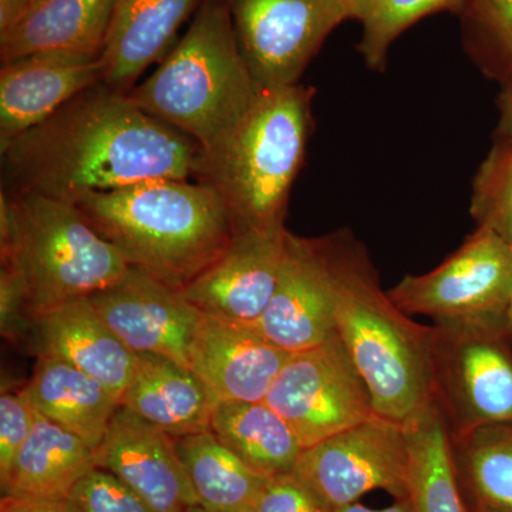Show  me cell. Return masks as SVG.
<instances>
[{"instance_id":"1","label":"cell","mask_w":512,"mask_h":512,"mask_svg":"<svg viewBox=\"0 0 512 512\" xmlns=\"http://www.w3.org/2000/svg\"><path fill=\"white\" fill-rule=\"evenodd\" d=\"M3 190L74 201L160 178L197 180L204 150L99 82L0 146Z\"/></svg>"},{"instance_id":"2","label":"cell","mask_w":512,"mask_h":512,"mask_svg":"<svg viewBox=\"0 0 512 512\" xmlns=\"http://www.w3.org/2000/svg\"><path fill=\"white\" fill-rule=\"evenodd\" d=\"M130 268L183 291L231 244L235 225L211 185L160 178L72 201Z\"/></svg>"},{"instance_id":"3","label":"cell","mask_w":512,"mask_h":512,"mask_svg":"<svg viewBox=\"0 0 512 512\" xmlns=\"http://www.w3.org/2000/svg\"><path fill=\"white\" fill-rule=\"evenodd\" d=\"M319 241L335 286L336 333L376 413L403 423L433 400V328L414 322L382 291L365 249L348 232Z\"/></svg>"},{"instance_id":"4","label":"cell","mask_w":512,"mask_h":512,"mask_svg":"<svg viewBox=\"0 0 512 512\" xmlns=\"http://www.w3.org/2000/svg\"><path fill=\"white\" fill-rule=\"evenodd\" d=\"M259 92L239 50L227 0H202L185 35L128 96L208 151L238 126Z\"/></svg>"},{"instance_id":"5","label":"cell","mask_w":512,"mask_h":512,"mask_svg":"<svg viewBox=\"0 0 512 512\" xmlns=\"http://www.w3.org/2000/svg\"><path fill=\"white\" fill-rule=\"evenodd\" d=\"M313 93L301 83L262 90L238 126L204 151L197 181L220 194L235 229L285 228L311 134Z\"/></svg>"},{"instance_id":"6","label":"cell","mask_w":512,"mask_h":512,"mask_svg":"<svg viewBox=\"0 0 512 512\" xmlns=\"http://www.w3.org/2000/svg\"><path fill=\"white\" fill-rule=\"evenodd\" d=\"M2 266L22 282L30 320L90 298L130 271L120 252L70 201L0 192Z\"/></svg>"},{"instance_id":"7","label":"cell","mask_w":512,"mask_h":512,"mask_svg":"<svg viewBox=\"0 0 512 512\" xmlns=\"http://www.w3.org/2000/svg\"><path fill=\"white\" fill-rule=\"evenodd\" d=\"M433 399L450 436L512 423V330L508 323H434Z\"/></svg>"},{"instance_id":"8","label":"cell","mask_w":512,"mask_h":512,"mask_svg":"<svg viewBox=\"0 0 512 512\" xmlns=\"http://www.w3.org/2000/svg\"><path fill=\"white\" fill-rule=\"evenodd\" d=\"M407 315L434 323H508L512 298V248L490 229L478 227L443 264L407 275L389 292Z\"/></svg>"},{"instance_id":"9","label":"cell","mask_w":512,"mask_h":512,"mask_svg":"<svg viewBox=\"0 0 512 512\" xmlns=\"http://www.w3.org/2000/svg\"><path fill=\"white\" fill-rule=\"evenodd\" d=\"M264 402L291 427L302 448L376 416L372 394L338 333L292 353Z\"/></svg>"},{"instance_id":"10","label":"cell","mask_w":512,"mask_h":512,"mask_svg":"<svg viewBox=\"0 0 512 512\" xmlns=\"http://www.w3.org/2000/svg\"><path fill=\"white\" fill-rule=\"evenodd\" d=\"M241 55L261 90L298 84L340 23V0H227Z\"/></svg>"},{"instance_id":"11","label":"cell","mask_w":512,"mask_h":512,"mask_svg":"<svg viewBox=\"0 0 512 512\" xmlns=\"http://www.w3.org/2000/svg\"><path fill=\"white\" fill-rule=\"evenodd\" d=\"M407 471L404 424L376 414L303 448L292 473L335 511L376 490L386 491L394 500L407 498Z\"/></svg>"},{"instance_id":"12","label":"cell","mask_w":512,"mask_h":512,"mask_svg":"<svg viewBox=\"0 0 512 512\" xmlns=\"http://www.w3.org/2000/svg\"><path fill=\"white\" fill-rule=\"evenodd\" d=\"M89 299L131 352L164 357L188 369L201 311L183 293L130 268L117 284Z\"/></svg>"},{"instance_id":"13","label":"cell","mask_w":512,"mask_h":512,"mask_svg":"<svg viewBox=\"0 0 512 512\" xmlns=\"http://www.w3.org/2000/svg\"><path fill=\"white\" fill-rule=\"evenodd\" d=\"M252 328L289 355L316 348L336 335L335 286L319 239L288 231L274 296Z\"/></svg>"},{"instance_id":"14","label":"cell","mask_w":512,"mask_h":512,"mask_svg":"<svg viewBox=\"0 0 512 512\" xmlns=\"http://www.w3.org/2000/svg\"><path fill=\"white\" fill-rule=\"evenodd\" d=\"M285 228L235 229L231 244L181 293L198 311L252 326L274 296L286 251Z\"/></svg>"},{"instance_id":"15","label":"cell","mask_w":512,"mask_h":512,"mask_svg":"<svg viewBox=\"0 0 512 512\" xmlns=\"http://www.w3.org/2000/svg\"><path fill=\"white\" fill-rule=\"evenodd\" d=\"M288 357L252 326L201 312L188 369L215 404L264 402Z\"/></svg>"},{"instance_id":"16","label":"cell","mask_w":512,"mask_h":512,"mask_svg":"<svg viewBox=\"0 0 512 512\" xmlns=\"http://www.w3.org/2000/svg\"><path fill=\"white\" fill-rule=\"evenodd\" d=\"M97 467L130 487L154 512L198 505L174 437L119 407L97 448Z\"/></svg>"},{"instance_id":"17","label":"cell","mask_w":512,"mask_h":512,"mask_svg":"<svg viewBox=\"0 0 512 512\" xmlns=\"http://www.w3.org/2000/svg\"><path fill=\"white\" fill-rule=\"evenodd\" d=\"M101 79V55L89 53H37L2 63L0 146L39 126Z\"/></svg>"},{"instance_id":"18","label":"cell","mask_w":512,"mask_h":512,"mask_svg":"<svg viewBox=\"0 0 512 512\" xmlns=\"http://www.w3.org/2000/svg\"><path fill=\"white\" fill-rule=\"evenodd\" d=\"M29 333L36 356L53 357L82 370L121 402L140 356L114 335L89 298L36 316Z\"/></svg>"},{"instance_id":"19","label":"cell","mask_w":512,"mask_h":512,"mask_svg":"<svg viewBox=\"0 0 512 512\" xmlns=\"http://www.w3.org/2000/svg\"><path fill=\"white\" fill-rule=\"evenodd\" d=\"M202 0H114L104 46L103 79L111 89L130 93L137 80L165 53L178 30Z\"/></svg>"},{"instance_id":"20","label":"cell","mask_w":512,"mask_h":512,"mask_svg":"<svg viewBox=\"0 0 512 512\" xmlns=\"http://www.w3.org/2000/svg\"><path fill=\"white\" fill-rule=\"evenodd\" d=\"M114 0H35L10 28L0 32V60L37 53L103 55Z\"/></svg>"},{"instance_id":"21","label":"cell","mask_w":512,"mask_h":512,"mask_svg":"<svg viewBox=\"0 0 512 512\" xmlns=\"http://www.w3.org/2000/svg\"><path fill=\"white\" fill-rule=\"evenodd\" d=\"M138 356L120 406L174 439L210 430L215 403L198 377L164 357Z\"/></svg>"},{"instance_id":"22","label":"cell","mask_w":512,"mask_h":512,"mask_svg":"<svg viewBox=\"0 0 512 512\" xmlns=\"http://www.w3.org/2000/svg\"><path fill=\"white\" fill-rule=\"evenodd\" d=\"M23 390L40 416L96 450L120 407L99 380L53 357L37 356L35 372Z\"/></svg>"},{"instance_id":"23","label":"cell","mask_w":512,"mask_h":512,"mask_svg":"<svg viewBox=\"0 0 512 512\" xmlns=\"http://www.w3.org/2000/svg\"><path fill=\"white\" fill-rule=\"evenodd\" d=\"M96 467V448L37 413L35 427L0 488L2 495L67 500Z\"/></svg>"},{"instance_id":"24","label":"cell","mask_w":512,"mask_h":512,"mask_svg":"<svg viewBox=\"0 0 512 512\" xmlns=\"http://www.w3.org/2000/svg\"><path fill=\"white\" fill-rule=\"evenodd\" d=\"M403 424L409 448L407 498L414 512H468L439 404L431 400Z\"/></svg>"},{"instance_id":"25","label":"cell","mask_w":512,"mask_h":512,"mask_svg":"<svg viewBox=\"0 0 512 512\" xmlns=\"http://www.w3.org/2000/svg\"><path fill=\"white\" fill-rule=\"evenodd\" d=\"M198 505L207 510L254 512L269 477L252 470L214 431L175 439Z\"/></svg>"},{"instance_id":"26","label":"cell","mask_w":512,"mask_h":512,"mask_svg":"<svg viewBox=\"0 0 512 512\" xmlns=\"http://www.w3.org/2000/svg\"><path fill=\"white\" fill-rule=\"evenodd\" d=\"M210 429L252 470L269 478L292 473L303 450L288 423L265 402L217 403Z\"/></svg>"},{"instance_id":"27","label":"cell","mask_w":512,"mask_h":512,"mask_svg":"<svg viewBox=\"0 0 512 512\" xmlns=\"http://www.w3.org/2000/svg\"><path fill=\"white\" fill-rule=\"evenodd\" d=\"M454 467L468 512H512V423L450 436Z\"/></svg>"},{"instance_id":"28","label":"cell","mask_w":512,"mask_h":512,"mask_svg":"<svg viewBox=\"0 0 512 512\" xmlns=\"http://www.w3.org/2000/svg\"><path fill=\"white\" fill-rule=\"evenodd\" d=\"M464 2L466 0H376L360 22L363 35L359 50L367 66L372 69L384 66L394 40L414 23L444 10L460 12Z\"/></svg>"},{"instance_id":"29","label":"cell","mask_w":512,"mask_h":512,"mask_svg":"<svg viewBox=\"0 0 512 512\" xmlns=\"http://www.w3.org/2000/svg\"><path fill=\"white\" fill-rule=\"evenodd\" d=\"M471 215L512 248V140L501 137L474 178Z\"/></svg>"},{"instance_id":"30","label":"cell","mask_w":512,"mask_h":512,"mask_svg":"<svg viewBox=\"0 0 512 512\" xmlns=\"http://www.w3.org/2000/svg\"><path fill=\"white\" fill-rule=\"evenodd\" d=\"M468 46L512 87V0H466L460 10Z\"/></svg>"},{"instance_id":"31","label":"cell","mask_w":512,"mask_h":512,"mask_svg":"<svg viewBox=\"0 0 512 512\" xmlns=\"http://www.w3.org/2000/svg\"><path fill=\"white\" fill-rule=\"evenodd\" d=\"M77 512H154L114 474L96 467L70 494Z\"/></svg>"},{"instance_id":"32","label":"cell","mask_w":512,"mask_h":512,"mask_svg":"<svg viewBox=\"0 0 512 512\" xmlns=\"http://www.w3.org/2000/svg\"><path fill=\"white\" fill-rule=\"evenodd\" d=\"M37 412L25 390L0 396V485L8 480L20 448L35 427Z\"/></svg>"},{"instance_id":"33","label":"cell","mask_w":512,"mask_h":512,"mask_svg":"<svg viewBox=\"0 0 512 512\" xmlns=\"http://www.w3.org/2000/svg\"><path fill=\"white\" fill-rule=\"evenodd\" d=\"M254 512H333L293 473L269 478L256 501Z\"/></svg>"},{"instance_id":"34","label":"cell","mask_w":512,"mask_h":512,"mask_svg":"<svg viewBox=\"0 0 512 512\" xmlns=\"http://www.w3.org/2000/svg\"><path fill=\"white\" fill-rule=\"evenodd\" d=\"M0 512H77L72 501L2 495Z\"/></svg>"},{"instance_id":"35","label":"cell","mask_w":512,"mask_h":512,"mask_svg":"<svg viewBox=\"0 0 512 512\" xmlns=\"http://www.w3.org/2000/svg\"><path fill=\"white\" fill-rule=\"evenodd\" d=\"M35 0H0V32L10 28Z\"/></svg>"},{"instance_id":"36","label":"cell","mask_w":512,"mask_h":512,"mask_svg":"<svg viewBox=\"0 0 512 512\" xmlns=\"http://www.w3.org/2000/svg\"><path fill=\"white\" fill-rule=\"evenodd\" d=\"M333 512H414V510L409 498H402V500H396V503L389 505V507L386 508H380V510L355 503L346 505V507L338 508V510Z\"/></svg>"},{"instance_id":"37","label":"cell","mask_w":512,"mask_h":512,"mask_svg":"<svg viewBox=\"0 0 512 512\" xmlns=\"http://www.w3.org/2000/svg\"><path fill=\"white\" fill-rule=\"evenodd\" d=\"M501 121L500 133L501 137L511 138L512 140V87L504 90L500 99Z\"/></svg>"},{"instance_id":"38","label":"cell","mask_w":512,"mask_h":512,"mask_svg":"<svg viewBox=\"0 0 512 512\" xmlns=\"http://www.w3.org/2000/svg\"><path fill=\"white\" fill-rule=\"evenodd\" d=\"M340 2H342L346 10H348L350 19L362 22L367 12L375 5L376 0H340Z\"/></svg>"},{"instance_id":"39","label":"cell","mask_w":512,"mask_h":512,"mask_svg":"<svg viewBox=\"0 0 512 512\" xmlns=\"http://www.w3.org/2000/svg\"><path fill=\"white\" fill-rule=\"evenodd\" d=\"M187 512H248V511H218V510H207V508L201 507V505H194V507L188 508Z\"/></svg>"},{"instance_id":"40","label":"cell","mask_w":512,"mask_h":512,"mask_svg":"<svg viewBox=\"0 0 512 512\" xmlns=\"http://www.w3.org/2000/svg\"><path fill=\"white\" fill-rule=\"evenodd\" d=\"M507 319H508V325H510V328L512 330V298H511V302H510V308H508Z\"/></svg>"}]
</instances>
